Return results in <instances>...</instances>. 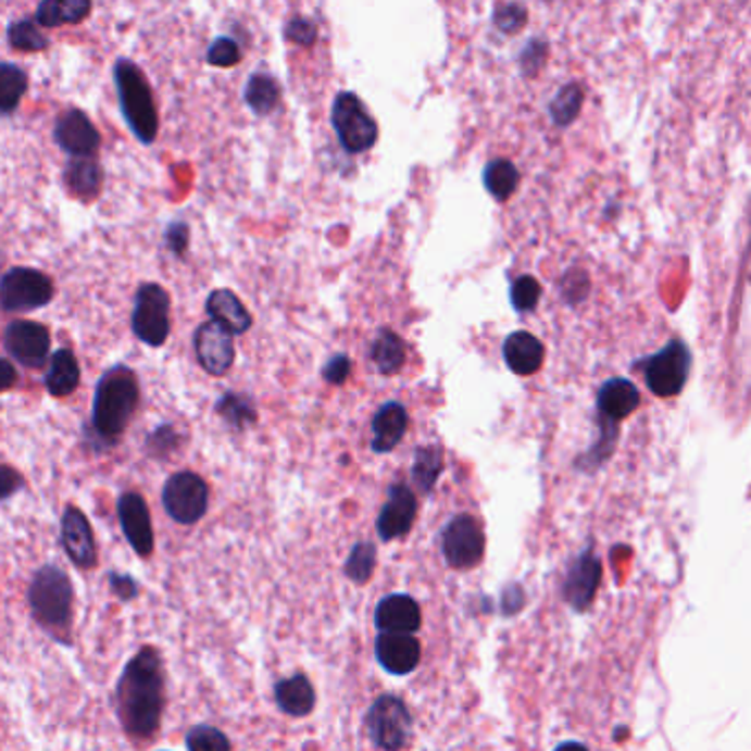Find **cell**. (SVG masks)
I'll use <instances>...</instances> for the list:
<instances>
[{"label": "cell", "instance_id": "cb8c5ba5", "mask_svg": "<svg viewBox=\"0 0 751 751\" xmlns=\"http://www.w3.org/2000/svg\"><path fill=\"white\" fill-rule=\"evenodd\" d=\"M503 358L516 375L529 377L540 371L545 362V347L536 336H531V333L516 330L512 336H508L503 345Z\"/></svg>", "mask_w": 751, "mask_h": 751}, {"label": "cell", "instance_id": "9c48e42d", "mask_svg": "<svg viewBox=\"0 0 751 751\" xmlns=\"http://www.w3.org/2000/svg\"><path fill=\"white\" fill-rule=\"evenodd\" d=\"M55 296L53 280L32 267H14L0 278V309L5 313H29L47 306Z\"/></svg>", "mask_w": 751, "mask_h": 751}, {"label": "cell", "instance_id": "8d00e7d4", "mask_svg": "<svg viewBox=\"0 0 751 751\" xmlns=\"http://www.w3.org/2000/svg\"><path fill=\"white\" fill-rule=\"evenodd\" d=\"M10 45L18 51H27V53H36V51H45L49 47L47 36L40 32V25L36 21H16L10 25Z\"/></svg>", "mask_w": 751, "mask_h": 751}, {"label": "cell", "instance_id": "603a6c76", "mask_svg": "<svg viewBox=\"0 0 751 751\" xmlns=\"http://www.w3.org/2000/svg\"><path fill=\"white\" fill-rule=\"evenodd\" d=\"M408 430V410L399 401L384 403L373 420V452H392Z\"/></svg>", "mask_w": 751, "mask_h": 751}, {"label": "cell", "instance_id": "836d02e7", "mask_svg": "<svg viewBox=\"0 0 751 751\" xmlns=\"http://www.w3.org/2000/svg\"><path fill=\"white\" fill-rule=\"evenodd\" d=\"M245 102L256 115H270L280 102V85L270 73H254L247 79Z\"/></svg>", "mask_w": 751, "mask_h": 751}, {"label": "cell", "instance_id": "6da1fadb", "mask_svg": "<svg viewBox=\"0 0 751 751\" xmlns=\"http://www.w3.org/2000/svg\"><path fill=\"white\" fill-rule=\"evenodd\" d=\"M115 712L133 742H150L165 712V665L154 646H141L124 665L115 688Z\"/></svg>", "mask_w": 751, "mask_h": 751}, {"label": "cell", "instance_id": "3957f363", "mask_svg": "<svg viewBox=\"0 0 751 751\" xmlns=\"http://www.w3.org/2000/svg\"><path fill=\"white\" fill-rule=\"evenodd\" d=\"M34 622L55 641L71 646L75 622V589L64 568L55 564L40 566L27 591Z\"/></svg>", "mask_w": 751, "mask_h": 751}, {"label": "cell", "instance_id": "4316f807", "mask_svg": "<svg viewBox=\"0 0 751 751\" xmlns=\"http://www.w3.org/2000/svg\"><path fill=\"white\" fill-rule=\"evenodd\" d=\"M79 362L71 349H60L51 355L47 375H45V386L51 397L64 399L73 395L79 386Z\"/></svg>", "mask_w": 751, "mask_h": 751}, {"label": "cell", "instance_id": "52a82bcc", "mask_svg": "<svg viewBox=\"0 0 751 751\" xmlns=\"http://www.w3.org/2000/svg\"><path fill=\"white\" fill-rule=\"evenodd\" d=\"M133 333L139 342L159 349L171 336V293L157 283H143L135 293L130 317Z\"/></svg>", "mask_w": 751, "mask_h": 751}, {"label": "cell", "instance_id": "74e56055", "mask_svg": "<svg viewBox=\"0 0 751 751\" xmlns=\"http://www.w3.org/2000/svg\"><path fill=\"white\" fill-rule=\"evenodd\" d=\"M377 564V549L373 542H360L353 547L351 555L347 558L345 573L355 584H366L375 571Z\"/></svg>", "mask_w": 751, "mask_h": 751}, {"label": "cell", "instance_id": "e0dca14e", "mask_svg": "<svg viewBox=\"0 0 751 751\" xmlns=\"http://www.w3.org/2000/svg\"><path fill=\"white\" fill-rule=\"evenodd\" d=\"M375 656L386 673L405 677L422 661V643L412 633H379L375 639Z\"/></svg>", "mask_w": 751, "mask_h": 751}, {"label": "cell", "instance_id": "c3c4849f", "mask_svg": "<svg viewBox=\"0 0 751 751\" xmlns=\"http://www.w3.org/2000/svg\"><path fill=\"white\" fill-rule=\"evenodd\" d=\"M165 245H168V249L175 256H184L190 245V227L179 221L168 225V229H165Z\"/></svg>", "mask_w": 751, "mask_h": 751}, {"label": "cell", "instance_id": "d590c367", "mask_svg": "<svg viewBox=\"0 0 751 751\" xmlns=\"http://www.w3.org/2000/svg\"><path fill=\"white\" fill-rule=\"evenodd\" d=\"M182 450V435L175 424H159L146 439L143 452L152 461H168Z\"/></svg>", "mask_w": 751, "mask_h": 751}, {"label": "cell", "instance_id": "7a4b0ae2", "mask_svg": "<svg viewBox=\"0 0 751 751\" xmlns=\"http://www.w3.org/2000/svg\"><path fill=\"white\" fill-rule=\"evenodd\" d=\"M141 403V386L137 373L117 364L111 366L96 386V399L91 410V443L111 450L126 435L135 412Z\"/></svg>", "mask_w": 751, "mask_h": 751}, {"label": "cell", "instance_id": "5b68a950", "mask_svg": "<svg viewBox=\"0 0 751 751\" xmlns=\"http://www.w3.org/2000/svg\"><path fill=\"white\" fill-rule=\"evenodd\" d=\"M637 364H641L643 379L650 392L661 399H671L686 388L692 371V353L684 340L675 338L659 353L639 360Z\"/></svg>", "mask_w": 751, "mask_h": 751}, {"label": "cell", "instance_id": "ffe728a7", "mask_svg": "<svg viewBox=\"0 0 751 751\" xmlns=\"http://www.w3.org/2000/svg\"><path fill=\"white\" fill-rule=\"evenodd\" d=\"M641 403L639 388L624 379L613 377L604 381V386L598 392V414L602 426H619L626 416H630Z\"/></svg>", "mask_w": 751, "mask_h": 751}, {"label": "cell", "instance_id": "ab89813d", "mask_svg": "<svg viewBox=\"0 0 751 751\" xmlns=\"http://www.w3.org/2000/svg\"><path fill=\"white\" fill-rule=\"evenodd\" d=\"M540 296H542V287L540 283L534 278V276H521L514 280L512 285V291H510V298H512V304L518 313H529L538 306L540 302Z\"/></svg>", "mask_w": 751, "mask_h": 751}, {"label": "cell", "instance_id": "44dd1931", "mask_svg": "<svg viewBox=\"0 0 751 751\" xmlns=\"http://www.w3.org/2000/svg\"><path fill=\"white\" fill-rule=\"evenodd\" d=\"M375 628L379 633H416L422 628V609L414 598L392 593L377 604Z\"/></svg>", "mask_w": 751, "mask_h": 751}, {"label": "cell", "instance_id": "b9f144b4", "mask_svg": "<svg viewBox=\"0 0 751 751\" xmlns=\"http://www.w3.org/2000/svg\"><path fill=\"white\" fill-rule=\"evenodd\" d=\"M240 58H242L240 47L227 36L216 38L208 49V64H212V66L229 68V66H236L240 62Z\"/></svg>", "mask_w": 751, "mask_h": 751}, {"label": "cell", "instance_id": "8fae6325", "mask_svg": "<svg viewBox=\"0 0 751 751\" xmlns=\"http://www.w3.org/2000/svg\"><path fill=\"white\" fill-rule=\"evenodd\" d=\"M3 345L16 364L38 371L49 360L51 333L42 322L14 320L3 333Z\"/></svg>", "mask_w": 751, "mask_h": 751}, {"label": "cell", "instance_id": "681fc988", "mask_svg": "<svg viewBox=\"0 0 751 751\" xmlns=\"http://www.w3.org/2000/svg\"><path fill=\"white\" fill-rule=\"evenodd\" d=\"M16 384H18V371H16V366H14L10 360L0 358V392L12 390Z\"/></svg>", "mask_w": 751, "mask_h": 751}, {"label": "cell", "instance_id": "8992f818", "mask_svg": "<svg viewBox=\"0 0 751 751\" xmlns=\"http://www.w3.org/2000/svg\"><path fill=\"white\" fill-rule=\"evenodd\" d=\"M330 124L349 154H362L371 150L379 139V126L375 117L351 91H342L336 102H333Z\"/></svg>", "mask_w": 751, "mask_h": 751}, {"label": "cell", "instance_id": "f907efd6", "mask_svg": "<svg viewBox=\"0 0 751 751\" xmlns=\"http://www.w3.org/2000/svg\"><path fill=\"white\" fill-rule=\"evenodd\" d=\"M0 408H3V405H0Z\"/></svg>", "mask_w": 751, "mask_h": 751}, {"label": "cell", "instance_id": "f1b7e54d", "mask_svg": "<svg viewBox=\"0 0 751 751\" xmlns=\"http://www.w3.org/2000/svg\"><path fill=\"white\" fill-rule=\"evenodd\" d=\"M214 412L221 416L227 428L236 433L252 428L259 422V410L254 405V399L242 392H225L216 401Z\"/></svg>", "mask_w": 751, "mask_h": 751}, {"label": "cell", "instance_id": "ac0fdd59", "mask_svg": "<svg viewBox=\"0 0 751 751\" xmlns=\"http://www.w3.org/2000/svg\"><path fill=\"white\" fill-rule=\"evenodd\" d=\"M416 518V496L403 483H395L388 489V500L377 516V536L384 542L403 538L410 534Z\"/></svg>", "mask_w": 751, "mask_h": 751}, {"label": "cell", "instance_id": "7bdbcfd3", "mask_svg": "<svg viewBox=\"0 0 751 751\" xmlns=\"http://www.w3.org/2000/svg\"><path fill=\"white\" fill-rule=\"evenodd\" d=\"M547 53H549V47H547L545 40H540V38L529 40L527 47L521 53V68H523V73L527 77L538 75V71L542 68V64L547 60Z\"/></svg>", "mask_w": 751, "mask_h": 751}, {"label": "cell", "instance_id": "5bb4252c", "mask_svg": "<svg viewBox=\"0 0 751 751\" xmlns=\"http://www.w3.org/2000/svg\"><path fill=\"white\" fill-rule=\"evenodd\" d=\"M600 581H602V562L596 555L593 547H589L587 551H581L568 566L564 587H562V596L566 604L577 613L587 611L596 600Z\"/></svg>", "mask_w": 751, "mask_h": 751}, {"label": "cell", "instance_id": "d4e9b609", "mask_svg": "<svg viewBox=\"0 0 751 751\" xmlns=\"http://www.w3.org/2000/svg\"><path fill=\"white\" fill-rule=\"evenodd\" d=\"M274 699L278 710L293 718L309 716L315 708V690L304 675H293L278 681L274 688Z\"/></svg>", "mask_w": 751, "mask_h": 751}, {"label": "cell", "instance_id": "f6af8a7d", "mask_svg": "<svg viewBox=\"0 0 751 751\" xmlns=\"http://www.w3.org/2000/svg\"><path fill=\"white\" fill-rule=\"evenodd\" d=\"M109 587L113 591V596L122 602H133L139 598V584L133 575L128 573H117V571H111L109 573Z\"/></svg>", "mask_w": 751, "mask_h": 751}, {"label": "cell", "instance_id": "7dc6e473", "mask_svg": "<svg viewBox=\"0 0 751 751\" xmlns=\"http://www.w3.org/2000/svg\"><path fill=\"white\" fill-rule=\"evenodd\" d=\"M23 487H25V476L16 467L0 463V500L16 496Z\"/></svg>", "mask_w": 751, "mask_h": 751}, {"label": "cell", "instance_id": "277c9868", "mask_svg": "<svg viewBox=\"0 0 751 751\" xmlns=\"http://www.w3.org/2000/svg\"><path fill=\"white\" fill-rule=\"evenodd\" d=\"M115 87L122 115L141 143H152L159 133V115L143 71L130 60H117Z\"/></svg>", "mask_w": 751, "mask_h": 751}, {"label": "cell", "instance_id": "e575fe53", "mask_svg": "<svg viewBox=\"0 0 751 751\" xmlns=\"http://www.w3.org/2000/svg\"><path fill=\"white\" fill-rule=\"evenodd\" d=\"M581 104H584V91H581V87L577 85V82H571V85L562 87L555 93V98L549 104L551 122L555 126H560V128L571 126L575 122V117L579 115Z\"/></svg>", "mask_w": 751, "mask_h": 751}, {"label": "cell", "instance_id": "7402d4cb", "mask_svg": "<svg viewBox=\"0 0 751 751\" xmlns=\"http://www.w3.org/2000/svg\"><path fill=\"white\" fill-rule=\"evenodd\" d=\"M205 311L210 320L221 324L231 336H242L252 328V313L240 302V298L229 289H214L205 300Z\"/></svg>", "mask_w": 751, "mask_h": 751}, {"label": "cell", "instance_id": "d6986e66", "mask_svg": "<svg viewBox=\"0 0 751 751\" xmlns=\"http://www.w3.org/2000/svg\"><path fill=\"white\" fill-rule=\"evenodd\" d=\"M55 143L68 157H93L100 148V130L93 126L87 113L79 109H68L55 124Z\"/></svg>", "mask_w": 751, "mask_h": 751}, {"label": "cell", "instance_id": "9a60e30c", "mask_svg": "<svg viewBox=\"0 0 751 751\" xmlns=\"http://www.w3.org/2000/svg\"><path fill=\"white\" fill-rule=\"evenodd\" d=\"M195 355L201 368L212 377H223L231 371L236 360L234 336L214 320L201 324L192 338Z\"/></svg>", "mask_w": 751, "mask_h": 751}, {"label": "cell", "instance_id": "4fadbf2b", "mask_svg": "<svg viewBox=\"0 0 751 751\" xmlns=\"http://www.w3.org/2000/svg\"><path fill=\"white\" fill-rule=\"evenodd\" d=\"M60 542L66 558L82 571L98 566V545L87 514L68 505L60 521Z\"/></svg>", "mask_w": 751, "mask_h": 751}, {"label": "cell", "instance_id": "f546056e", "mask_svg": "<svg viewBox=\"0 0 751 751\" xmlns=\"http://www.w3.org/2000/svg\"><path fill=\"white\" fill-rule=\"evenodd\" d=\"M483 186L498 203H505L518 190L521 173L510 159H491L483 168Z\"/></svg>", "mask_w": 751, "mask_h": 751}, {"label": "cell", "instance_id": "7c38bea8", "mask_svg": "<svg viewBox=\"0 0 751 751\" xmlns=\"http://www.w3.org/2000/svg\"><path fill=\"white\" fill-rule=\"evenodd\" d=\"M443 558L452 568H472L485 555V534L480 523L470 514L454 516L441 536Z\"/></svg>", "mask_w": 751, "mask_h": 751}, {"label": "cell", "instance_id": "2e32d148", "mask_svg": "<svg viewBox=\"0 0 751 751\" xmlns=\"http://www.w3.org/2000/svg\"><path fill=\"white\" fill-rule=\"evenodd\" d=\"M117 516L133 551L139 558H150L154 551V531L143 496L137 491H124L117 500Z\"/></svg>", "mask_w": 751, "mask_h": 751}, {"label": "cell", "instance_id": "4dcf8cb0", "mask_svg": "<svg viewBox=\"0 0 751 751\" xmlns=\"http://www.w3.org/2000/svg\"><path fill=\"white\" fill-rule=\"evenodd\" d=\"M405 355H408L405 342L401 336H397L395 330L381 328L377 333V338H375L373 349H371V358H373L375 368L381 375H386V377L397 375L405 364Z\"/></svg>", "mask_w": 751, "mask_h": 751}, {"label": "cell", "instance_id": "f35d334b", "mask_svg": "<svg viewBox=\"0 0 751 751\" xmlns=\"http://www.w3.org/2000/svg\"><path fill=\"white\" fill-rule=\"evenodd\" d=\"M186 747L190 751H227L231 749V740L212 725H197L188 731Z\"/></svg>", "mask_w": 751, "mask_h": 751}, {"label": "cell", "instance_id": "83f0119b", "mask_svg": "<svg viewBox=\"0 0 751 751\" xmlns=\"http://www.w3.org/2000/svg\"><path fill=\"white\" fill-rule=\"evenodd\" d=\"M93 10V0H42L36 10L40 27L79 25Z\"/></svg>", "mask_w": 751, "mask_h": 751}, {"label": "cell", "instance_id": "30bf717a", "mask_svg": "<svg viewBox=\"0 0 751 751\" xmlns=\"http://www.w3.org/2000/svg\"><path fill=\"white\" fill-rule=\"evenodd\" d=\"M364 727L377 749H403L412 736V716L403 699L384 694L366 712Z\"/></svg>", "mask_w": 751, "mask_h": 751}, {"label": "cell", "instance_id": "ba28073f", "mask_svg": "<svg viewBox=\"0 0 751 751\" xmlns=\"http://www.w3.org/2000/svg\"><path fill=\"white\" fill-rule=\"evenodd\" d=\"M161 503L175 523L190 527L203 521L210 510V487L195 472H175L161 489Z\"/></svg>", "mask_w": 751, "mask_h": 751}, {"label": "cell", "instance_id": "ee69618b", "mask_svg": "<svg viewBox=\"0 0 751 751\" xmlns=\"http://www.w3.org/2000/svg\"><path fill=\"white\" fill-rule=\"evenodd\" d=\"M285 36H287L291 42L300 45V47H311V45L315 42V38H317V25H315L313 21H309V18L296 16V18H291V21L287 23Z\"/></svg>", "mask_w": 751, "mask_h": 751}, {"label": "cell", "instance_id": "484cf974", "mask_svg": "<svg viewBox=\"0 0 751 751\" xmlns=\"http://www.w3.org/2000/svg\"><path fill=\"white\" fill-rule=\"evenodd\" d=\"M104 173L100 163L93 157H71L66 171H64V184L77 199L91 201L100 195Z\"/></svg>", "mask_w": 751, "mask_h": 751}, {"label": "cell", "instance_id": "bcb514c9", "mask_svg": "<svg viewBox=\"0 0 751 751\" xmlns=\"http://www.w3.org/2000/svg\"><path fill=\"white\" fill-rule=\"evenodd\" d=\"M349 375H351V360L347 355H333L322 368L324 381L333 386H342L349 379Z\"/></svg>", "mask_w": 751, "mask_h": 751}, {"label": "cell", "instance_id": "1f68e13d", "mask_svg": "<svg viewBox=\"0 0 751 751\" xmlns=\"http://www.w3.org/2000/svg\"><path fill=\"white\" fill-rule=\"evenodd\" d=\"M443 472V450L439 446H422L414 450L412 480L424 496H430Z\"/></svg>", "mask_w": 751, "mask_h": 751}, {"label": "cell", "instance_id": "60d3db41", "mask_svg": "<svg viewBox=\"0 0 751 751\" xmlns=\"http://www.w3.org/2000/svg\"><path fill=\"white\" fill-rule=\"evenodd\" d=\"M527 16H529V12L523 3H503V5H498L493 12V25L503 34L514 36L525 27Z\"/></svg>", "mask_w": 751, "mask_h": 751}, {"label": "cell", "instance_id": "d6a6232c", "mask_svg": "<svg viewBox=\"0 0 751 751\" xmlns=\"http://www.w3.org/2000/svg\"><path fill=\"white\" fill-rule=\"evenodd\" d=\"M29 87L25 68L12 62H0V115H12Z\"/></svg>", "mask_w": 751, "mask_h": 751}]
</instances>
